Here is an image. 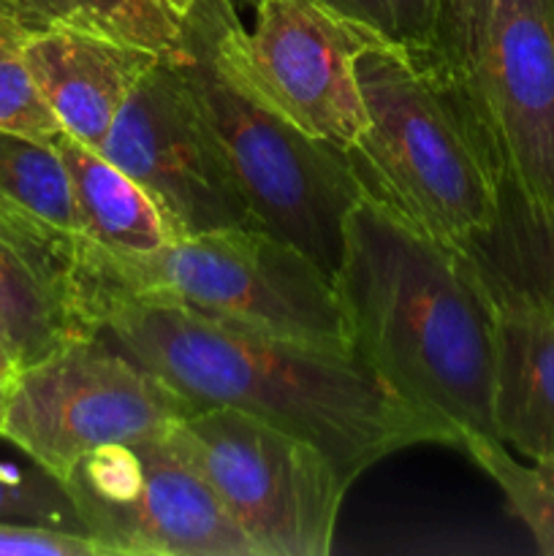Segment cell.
<instances>
[{
  "mask_svg": "<svg viewBox=\"0 0 554 556\" xmlns=\"http://www.w3.org/2000/svg\"><path fill=\"white\" fill-rule=\"evenodd\" d=\"M96 331L182 394L196 410L237 407L318 445L353 481L373 465L449 434L413 410L353 351L223 324L163 302H119Z\"/></svg>",
  "mask_w": 554,
  "mask_h": 556,
  "instance_id": "1",
  "label": "cell"
},
{
  "mask_svg": "<svg viewBox=\"0 0 554 556\" xmlns=\"http://www.w3.org/2000/svg\"><path fill=\"white\" fill-rule=\"evenodd\" d=\"M351 348L459 448L494 434L500 309L462 250L364 195L345 220L335 277Z\"/></svg>",
  "mask_w": 554,
  "mask_h": 556,
  "instance_id": "2",
  "label": "cell"
},
{
  "mask_svg": "<svg viewBox=\"0 0 554 556\" xmlns=\"http://www.w3.org/2000/svg\"><path fill=\"white\" fill-rule=\"evenodd\" d=\"M71 277L87 329L119 302H163L223 324L353 351L335 280L315 261L261 228L168 239L150 253L76 239Z\"/></svg>",
  "mask_w": 554,
  "mask_h": 556,
  "instance_id": "3",
  "label": "cell"
},
{
  "mask_svg": "<svg viewBox=\"0 0 554 556\" xmlns=\"http://www.w3.org/2000/svg\"><path fill=\"white\" fill-rule=\"evenodd\" d=\"M231 9L234 0H199L185 14V58L177 65L255 226L335 280L345 220L364 190L342 147L304 134L244 79L223 36Z\"/></svg>",
  "mask_w": 554,
  "mask_h": 556,
  "instance_id": "4",
  "label": "cell"
},
{
  "mask_svg": "<svg viewBox=\"0 0 554 556\" xmlns=\"http://www.w3.org/2000/svg\"><path fill=\"white\" fill-rule=\"evenodd\" d=\"M367 128L348 147L364 195L454 250L498 212V174L418 54L378 41L356 60Z\"/></svg>",
  "mask_w": 554,
  "mask_h": 556,
  "instance_id": "5",
  "label": "cell"
},
{
  "mask_svg": "<svg viewBox=\"0 0 554 556\" xmlns=\"http://www.w3.org/2000/svg\"><path fill=\"white\" fill-rule=\"evenodd\" d=\"M459 109L498 182L554 215V0H440L413 52Z\"/></svg>",
  "mask_w": 554,
  "mask_h": 556,
  "instance_id": "6",
  "label": "cell"
},
{
  "mask_svg": "<svg viewBox=\"0 0 554 556\" xmlns=\"http://www.w3.org/2000/svg\"><path fill=\"white\" fill-rule=\"evenodd\" d=\"M163 440L212 489L255 556H326L348 478L315 443L237 407H201Z\"/></svg>",
  "mask_w": 554,
  "mask_h": 556,
  "instance_id": "7",
  "label": "cell"
},
{
  "mask_svg": "<svg viewBox=\"0 0 554 556\" xmlns=\"http://www.w3.org/2000/svg\"><path fill=\"white\" fill-rule=\"evenodd\" d=\"M196 407L109 337H76L20 369L0 438L63 481L92 451L163 438Z\"/></svg>",
  "mask_w": 554,
  "mask_h": 556,
  "instance_id": "8",
  "label": "cell"
},
{
  "mask_svg": "<svg viewBox=\"0 0 554 556\" xmlns=\"http://www.w3.org/2000/svg\"><path fill=\"white\" fill-rule=\"evenodd\" d=\"M63 486L87 535L114 556H255L221 500L163 438L92 451Z\"/></svg>",
  "mask_w": 554,
  "mask_h": 556,
  "instance_id": "9",
  "label": "cell"
},
{
  "mask_svg": "<svg viewBox=\"0 0 554 556\" xmlns=\"http://www.w3.org/2000/svg\"><path fill=\"white\" fill-rule=\"evenodd\" d=\"M98 152L144 190L172 239L255 226L177 60L136 81Z\"/></svg>",
  "mask_w": 554,
  "mask_h": 556,
  "instance_id": "10",
  "label": "cell"
},
{
  "mask_svg": "<svg viewBox=\"0 0 554 556\" xmlns=\"http://www.w3.org/2000/svg\"><path fill=\"white\" fill-rule=\"evenodd\" d=\"M255 27L228 11L223 36L244 79L293 125L348 150L367 128L356 60L380 38L318 0H259Z\"/></svg>",
  "mask_w": 554,
  "mask_h": 556,
  "instance_id": "11",
  "label": "cell"
},
{
  "mask_svg": "<svg viewBox=\"0 0 554 556\" xmlns=\"http://www.w3.org/2000/svg\"><path fill=\"white\" fill-rule=\"evenodd\" d=\"M25 58L60 128L101 150L125 98L163 54L96 33L49 27L27 33Z\"/></svg>",
  "mask_w": 554,
  "mask_h": 556,
  "instance_id": "12",
  "label": "cell"
},
{
  "mask_svg": "<svg viewBox=\"0 0 554 556\" xmlns=\"http://www.w3.org/2000/svg\"><path fill=\"white\" fill-rule=\"evenodd\" d=\"M87 334L68 250L0 215V340L27 367Z\"/></svg>",
  "mask_w": 554,
  "mask_h": 556,
  "instance_id": "13",
  "label": "cell"
},
{
  "mask_svg": "<svg viewBox=\"0 0 554 556\" xmlns=\"http://www.w3.org/2000/svg\"><path fill=\"white\" fill-rule=\"evenodd\" d=\"M498 309L494 434L527 459H554V313Z\"/></svg>",
  "mask_w": 554,
  "mask_h": 556,
  "instance_id": "14",
  "label": "cell"
},
{
  "mask_svg": "<svg viewBox=\"0 0 554 556\" xmlns=\"http://www.w3.org/2000/svg\"><path fill=\"white\" fill-rule=\"evenodd\" d=\"M498 212L462 253L473 261L498 307L554 313V215L500 179Z\"/></svg>",
  "mask_w": 554,
  "mask_h": 556,
  "instance_id": "15",
  "label": "cell"
},
{
  "mask_svg": "<svg viewBox=\"0 0 554 556\" xmlns=\"http://www.w3.org/2000/svg\"><path fill=\"white\" fill-rule=\"evenodd\" d=\"M52 144L68 174L79 226L76 239L125 253H150L172 239L144 190L106 155L65 130Z\"/></svg>",
  "mask_w": 554,
  "mask_h": 556,
  "instance_id": "16",
  "label": "cell"
},
{
  "mask_svg": "<svg viewBox=\"0 0 554 556\" xmlns=\"http://www.w3.org/2000/svg\"><path fill=\"white\" fill-rule=\"evenodd\" d=\"M3 11L27 33L71 27L185 58V14L168 0H3Z\"/></svg>",
  "mask_w": 554,
  "mask_h": 556,
  "instance_id": "17",
  "label": "cell"
},
{
  "mask_svg": "<svg viewBox=\"0 0 554 556\" xmlns=\"http://www.w3.org/2000/svg\"><path fill=\"white\" fill-rule=\"evenodd\" d=\"M0 215L74 250V195L54 144L0 130Z\"/></svg>",
  "mask_w": 554,
  "mask_h": 556,
  "instance_id": "18",
  "label": "cell"
},
{
  "mask_svg": "<svg viewBox=\"0 0 554 556\" xmlns=\"http://www.w3.org/2000/svg\"><path fill=\"white\" fill-rule=\"evenodd\" d=\"M459 448L498 483L508 510L532 535L538 554L554 556V459L521 465L505 443L483 434H465Z\"/></svg>",
  "mask_w": 554,
  "mask_h": 556,
  "instance_id": "19",
  "label": "cell"
},
{
  "mask_svg": "<svg viewBox=\"0 0 554 556\" xmlns=\"http://www.w3.org/2000/svg\"><path fill=\"white\" fill-rule=\"evenodd\" d=\"M27 30L3 11L0 14V130L52 144L60 123L38 90L25 58Z\"/></svg>",
  "mask_w": 554,
  "mask_h": 556,
  "instance_id": "20",
  "label": "cell"
},
{
  "mask_svg": "<svg viewBox=\"0 0 554 556\" xmlns=\"http://www.w3.org/2000/svg\"><path fill=\"white\" fill-rule=\"evenodd\" d=\"M0 521L87 535L63 481L41 467L25 476L0 465Z\"/></svg>",
  "mask_w": 554,
  "mask_h": 556,
  "instance_id": "21",
  "label": "cell"
},
{
  "mask_svg": "<svg viewBox=\"0 0 554 556\" xmlns=\"http://www.w3.org/2000/svg\"><path fill=\"white\" fill-rule=\"evenodd\" d=\"M255 5L259 0H234ZM335 14L367 27L380 41L405 52H424L432 41L440 0H318Z\"/></svg>",
  "mask_w": 554,
  "mask_h": 556,
  "instance_id": "22",
  "label": "cell"
},
{
  "mask_svg": "<svg viewBox=\"0 0 554 556\" xmlns=\"http://www.w3.org/2000/svg\"><path fill=\"white\" fill-rule=\"evenodd\" d=\"M0 556H114L90 535L0 521Z\"/></svg>",
  "mask_w": 554,
  "mask_h": 556,
  "instance_id": "23",
  "label": "cell"
},
{
  "mask_svg": "<svg viewBox=\"0 0 554 556\" xmlns=\"http://www.w3.org/2000/svg\"><path fill=\"white\" fill-rule=\"evenodd\" d=\"M20 369L22 364L16 362V356L9 351V345L0 340V421H3L5 405H9V396L11 391H14L16 378H20Z\"/></svg>",
  "mask_w": 554,
  "mask_h": 556,
  "instance_id": "24",
  "label": "cell"
},
{
  "mask_svg": "<svg viewBox=\"0 0 554 556\" xmlns=\"http://www.w3.org/2000/svg\"><path fill=\"white\" fill-rule=\"evenodd\" d=\"M168 3H172L177 11H182V14H188V11L193 9V5L199 3V0H168Z\"/></svg>",
  "mask_w": 554,
  "mask_h": 556,
  "instance_id": "25",
  "label": "cell"
},
{
  "mask_svg": "<svg viewBox=\"0 0 554 556\" xmlns=\"http://www.w3.org/2000/svg\"><path fill=\"white\" fill-rule=\"evenodd\" d=\"M0 14H3V0H0Z\"/></svg>",
  "mask_w": 554,
  "mask_h": 556,
  "instance_id": "26",
  "label": "cell"
}]
</instances>
